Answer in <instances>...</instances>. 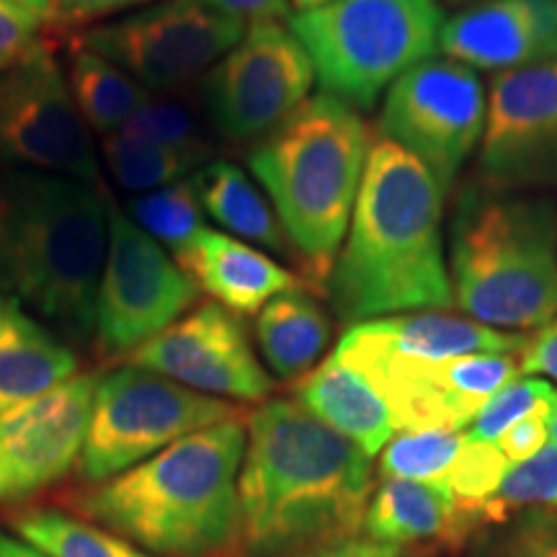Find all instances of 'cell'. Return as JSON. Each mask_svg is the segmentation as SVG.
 Returning <instances> with one entry per match:
<instances>
[{"label":"cell","mask_w":557,"mask_h":557,"mask_svg":"<svg viewBox=\"0 0 557 557\" xmlns=\"http://www.w3.org/2000/svg\"><path fill=\"white\" fill-rule=\"evenodd\" d=\"M246 431L238 478L246 557H297L357 537L372 498V457L295 400L261 406Z\"/></svg>","instance_id":"cell-1"},{"label":"cell","mask_w":557,"mask_h":557,"mask_svg":"<svg viewBox=\"0 0 557 557\" xmlns=\"http://www.w3.org/2000/svg\"><path fill=\"white\" fill-rule=\"evenodd\" d=\"M444 191L400 145L369 148L351 230L325 295L346 325L455 305L442 240Z\"/></svg>","instance_id":"cell-2"},{"label":"cell","mask_w":557,"mask_h":557,"mask_svg":"<svg viewBox=\"0 0 557 557\" xmlns=\"http://www.w3.org/2000/svg\"><path fill=\"white\" fill-rule=\"evenodd\" d=\"M246 438L243 418L194 431L73 496L75 511L158 557H246L238 498Z\"/></svg>","instance_id":"cell-3"},{"label":"cell","mask_w":557,"mask_h":557,"mask_svg":"<svg viewBox=\"0 0 557 557\" xmlns=\"http://www.w3.org/2000/svg\"><path fill=\"white\" fill-rule=\"evenodd\" d=\"M109 209L96 184L0 165V295L70 336H94Z\"/></svg>","instance_id":"cell-4"},{"label":"cell","mask_w":557,"mask_h":557,"mask_svg":"<svg viewBox=\"0 0 557 557\" xmlns=\"http://www.w3.org/2000/svg\"><path fill=\"white\" fill-rule=\"evenodd\" d=\"M369 148V129L357 111L320 94L299 103L248 156L315 289L325 292L344 243Z\"/></svg>","instance_id":"cell-5"},{"label":"cell","mask_w":557,"mask_h":557,"mask_svg":"<svg viewBox=\"0 0 557 557\" xmlns=\"http://www.w3.org/2000/svg\"><path fill=\"white\" fill-rule=\"evenodd\" d=\"M451 295L487 329H542L557 315V201L468 189L451 220Z\"/></svg>","instance_id":"cell-6"},{"label":"cell","mask_w":557,"mask_h":557,"mask_svg":"<svg viewBox=\"0 0 557 557\" xmlns=\"http://www.w3.org/2000/svg\"><path fill=\"white\" fill-rule=\"evenodd\" d=\"M436 0H333L289 18L325 96L372 109L382 90L429 60L444 29Z\"/></svg>","instance_id":"cell-7"},{"label":"cell","mask_w":557,"mask_h":557,"mask_svg":"<svg viewBox=\"0 0 557 557\" xmlns=\"http://www.w3.org/2000/svg\"><path fill=\"white\" fill-rule=\"evenodd\" d=\"M233 418H243L238 406L194 393L148 369H116L96 382L78 462L83 483H107L178 438Z\"/></svg>","instance_id":"cell-8"},{"label":"cell","mask_w":557,"mask_h":557,"mask_svg":"<svg viewBox=\"0 0 557 557\" xmlns=\"http://www.w3.org/2000/svg\"><path fill=\"white\" fill-rule=\"evenodd\" d=\"M246 29V21L225 16L201 0H165L94 26L81 37V47L114 62L150 94H171L218 65Z\"/></svg>","instance_id":"cell-9"},{"label":"cell","mask_w":557,"mask_h":557,"mask_svg":"<svg viewBox=\"0 0 557 557\" xmlns=\"http://www.w3.org/2000/svg\"><path fill=\"white\" fill-rule=\"evenodd\" d=\"M333 357L377 389L400 431H462L480 408L519 374L513 354H472L436 361L403 359L341 338Z\"/></svg>","instance_id":"cell-10"},{"label":"cell","mask_w":557,"mask_h":557,"mask_svg":"<svg viewBox=\"0 0 557 557\" xmlns=\"http://www.w3.org/2000/svg\"><path fill=\"white\" fill-rule=\"evenodd\" d=\"M487 99L475 70L449 58L418 62L389 86L380 129L426 165L447 194L483 139Z\"/></svg>","instance_id":"cell-11"},{"label":"cell","mask_w":557,"mask_h":557,"mask_svg":"<svg viewBox=\"0 0 557 557\" xmlns=\"http://www.w3.org/2000/svg\"><path fill=\"white\" fill-rule=\"evenodd\" d=\"M0 165L60 173L99 186V158L88 124L45 41L0 73Z\"/></svg>","instance_id":"cell-12"},{"label":"cell","mask_w":557,"mask_h":557,"mask_svg":"<svg viewBox=\"0 0 557 557\" xmlns=\"http://www.w3.org/2000/svg\"><path fill=\"white\" fill-rule=\"evenodd\" d=\"M199 287L120 207L109 209V246L94 333L101 351L129 354L197 302Z\"/></svg>","instance_id":"cell-13"},{"label":"cell","mask_w":557,"mask_h":557,"mask_svg":"<svg viewBox=\"0 0 557 557\" xmlns=\"http://www.w3.org/2000/svg\"><path fill=\"white\" fill-rule=\"evenodd\" d=\"M312 81L315 70L292 29L256 21L209 70L201 88L207 116L227 139L259 137L308 101Z\"/></svg>","instance_id":"cell-14"},{"label":"cell","mask_w":557,"mask_h":557,"mask_svg":"<svg viewBox=\"0 0 557 557\" xmlns=\"http://www.w3.org/2000/svg\"><path fill=\"white\" fill-rule=\"evenodd\" d=\"M99 377L75 374L0 413V506L24 504L81 462Z\"/></svg>","instance_id":"cell-15"},{"label":"cell","mask_w":557,"mask_h":557,"mask_svg":"<svg viewBox=\"0 0 557 557\" xmlns=\"http://www.w3.org/2000/svg\"><path fill=\"white\" fill-rule=\"evenodd\" d=\"M129 367L148 369L201 395L256 403L271 393V377L250 348L240 318L218 302H205L189 315L145 341L127 357Z\"/></svg>","instance_id":"cell-16"},{"label":"cell","mask_w":557,"mask_h":557,"mask_svg":"<svg viewBox=\"0 0 557 557\" xmlns=\"http://www.w3.org/2000/svg\"><path fill=\"white\" fill-rule=\"evenodd\" d=\"M480 160L511 189L557 186V60L493 78Z\"/></svg>","instance_id":"cell-17"},{"label":"cell","mask_w":557,"mask_h":557,"mask_svg":"<svg viewBox=\"0 0 557 557\" xmlns=\"http://www.w3.org/2000/svg\"><path fill=\"white\" fill-rule=\"evenodd\" d=\"M438 50L500 73L557 60V0H485L444 21Z\"/></svg>","instance_id":"cell-18"},{"label":"cell","mask_w":557,"mask_h":557,"mask_svg":"<svg viewBox=\"0 0 557 557\" xmlns=\"http://www.w3.org/2000/svg\"><path fill=\"white\" fill-rule=\"evenodd\" d=\"M344 338L387 357L436 361L472 354H521L529 336H513L475 320L423 310L348 325Z\"/></svg>","instance_id":"cell-19"},{"label":"cell","mask_w":557,"mask_h":557,"mask_svg":"<svg viewBox=\"0 0 557 557\" xmlns=\"http://www.w3.org/2000/svg\"><path fill=\"white\" fill-rule=\"evenodd\" d=\"M176 263L199 289L235 315H253L269 299L297 289V276L233 235L205 227Z\"/></svg>","instance_id":"cell-20"},{"label":"cell","mask_w":557,"mask_h":557,"mask_svg":"<svg viewBox=\"0 0 557 557\" xmlns=\"http://www.w3.org/2000/svg\"><path fill=\"white\" fill-rule=\"evenodd\" d=\"M78 372V359L16 299L0 295V413Z\"/></svg>","instance_id":"cell-21"},{"label":"cell","mask_w":557,"mask_h":557,"mask_svg":"<svg viewBox=\"0 0 557 557\" xmlns=\"http://www.w3.org/2000/svg\"><path fill=\"white\" fill-rule=\"evenodd\" d=\"M295 395L299 406L336 429L341 436L351 438L367 457L385 449L398 431L377 389L336 357L320 361L299 377Z\"/></svg>","instance_id":"cell-22"},{"label":"cell","mask_w":557,"mask_h":557,"mask_svg":"<svg viewBox=\"0 0 557 557\" xmlns=\"http://www.w3.org/2000/svg\"><path fill=\"white\" fill-rule=\"evenodd\" d=\"M331 318L315 297L289 289L269 299L256 320V341L276 377H305L331 344Z\"/></svg>","instance_id":"cell-23"},{"label":"cell","mask_w":557,"mask_h":557,"mask_svg":"<svg viewBox=\"0 0 557 557\" xmlns=\"http://www.w3.org/2000/svg\"><path fill=\"white\" fill-rule=\"evenodd\" d=\"M191 186L197 191L201 212H207L220 227L274 253H295L276 212L238 165L227 160H209L194 173Z\"/></svg>","instance_id":"cell-24"},{"label":"cell","mask_w":557,"mask_h":557,"mask_svg":"<svg viewBox=\"0 0 557 557\" xmlns=\"http://www.w3.org/2000/svg\"><path fill=\"white\" fill-rule=\"evenodd\" d=\"M451 513L455 498L447 483L382 478L377 493L369 498L364 529L369 540L408 547L447 537Z\"/></svg>","instance_id":"cell-25"},{"label":"cell","mask_w":557,"mask_h":557,"mask_svg":"<svg viewBox=\"0 0 557 557\" xmlns=\"http://www.w3.org/2000/svg\"><path fill=\"white\" fill-rule=\"evenodd\" d=\"M67 86L83 122L99 135L124 129L132 114L150 99V90L101 54L78 47L70 54Z\"/></svg>","instance_id":"cell-26"},{"label":"cell","mask_w":557,"mask_h":557,"mask_svg":"<svg viewBox=\"0 0 557 557\" xmlns=\"http://www.w3.org/2000/svg\"><path fill=\"white\" fill-rule=\"evenodd\" d=\"M21 540L47 557H150L120 534L58 508H29L11 519Z\"/></svg>","instance_id":"cell-27"},{"label":"cell","mask_w":557,"mask_h":557,"mask_svg":"<svg viewBox=\"0 0 557 557\" xmlns=\"http://www.w3.org/2000/svg\"><path fill=\"white\" fill-rule=\"evenodd\" d=\"M101 158L116 184L135 194H148L178 184L191 171L201 169L197 160L184 156V152L132 137L127 132L103 135Z\"/></svg>","instance_id":"cell-28"},{"label":"cell","mask_w":557,"mask_h":557,"mask_svg":"<svg viewBox=\"0 0 557 557\" xmlns=\"http://www.w3.org/2000/svg\"><path fill=\"white\" fill-rule=\"evenodd\" d=\"M129 220L139 230H145L152 240L171 250L173 261L184 256L191 243L199 238L201 230L207 227L191 178L148 194H137L129 201Z\"/></svg>","instance_id":"cell-29"},{"label":"cell","mask_w":557,"mask_h":557,"mask_svg":"<svg viewBox=\"0 0 557 557\" xmlns=\"http://www.w3.org/2000/svg\"><path fill=\"white\" fill-rule=\"evenodd\" d=\"M468 434L451 429H410L389 438L382 451V478L444 483L455 459L462 451Z\"/></svg>","instance_id":"cell-30"},{"label":"cell","mask_w":557,"mask_h":557,"mask_svg":"<svg viewBox=\"0 0 557 557\" xmlns=\"http://www.w3.org/2000/svg\"><path fill=\"white\" fill-rule=\"evenodd\" d=\"M527 508H557V447L547 444L537 455L506 470L496 496L478 511V532L500 524Z\"/></svg>","instance_id":"cell-31"},{"label":"cell","mask_w":557,"mask_h":557,"mask_svg":"<svg viewBox=\"0 0 557 557\" xmlns=\"http://www.w3.org/2000/svg\"><path fill=\"white\" fill-rule=\"evenodd\" d=\"M120 132L184 152L199 165H207L212 158V145L207 143L199 116L184 101L165 94H150V99L132 114Z\"/></svg>","instance_id":"cell-32"},{"label":"cell","mask_w":557,"mask_h":557,"mask_svg":"<svg viewBox=\"0 0 557 557\" xmlns=\"http://www.w3.org/2000/svg\"><path fill=\"white\" fill-rule=\"evenodd\" d=\"M468 557H557V508H527L470 537Z\"/></svg>","instance_id":"cell-33"},{"label":"cell","mask_w":557,"mask_h":557,"mask_svg":"<svg viewBox=\"0 0 557 557\" xmlns=\"http://www.w3.org/2000/svg\"><path fill=\"white\" fill-rule=\"evenodd\" d=\"M557 408V389L547 380H517L508 382L493 395L491 400L480 408V413L472 418L470 431H465L475 442L493 444L519 423L521 418L529 416H553Z\"/></svg>","instance_id":"cell-34"},{"label":"cell","mask_w":557,"mask_h":557,"mask_svg":"<svg viewBox=\"0 0 557 557\" xmlns=\"http://www.w3.org/2000/svg\"><path fill=\"white\" fill-rule=\"evenodd\" d=\"M41 16L21 9L13 0H0V73L16 65L39 45Z\"/></svg>","instance_id":"cell-35"},{"label":"cell","mask_w":557,"mask_h":557,"mask_svg":"<svg viewBox=\"0 0 557 557\" xmlns=\"http://www.w3.org/2000/svg\"><path fill=\"white\" fill-rule=\"evenodd\" d=\"M549 418L553 416H529L506 429L496 442V449L504 455L508 462H524V459L534 457L542 447H547L549 438Z\"/></svg>","instance_id":"cell-36"},{"label":"cell","mask_w":557,"mask_h":557,"mask_svg":"<svg viewBox=\"0 0 557 557\" xmlns=\"http://www.w3.org/2000/svg\"><path fill=\"white\" fill-rule=\"evenodd\" d=\"M519 372L524 374H547L557 380V318L542 325L527 346L521 348Z\"/></svg>","instance_id":"cell-37"},{"label":"cell","mask_w":557,"mask_h":557,"mask_svg":"<svg viewBox=\"0 0 557 557\" xmlns=\"http://www.w3.org/2000/svg\"><path fill=\"white\" fill-rule=\"evenodd\" d=\"M45 21H52L54 26H78L111 11L127 9L132 0H45Z\"/></svg>","instance_id":"cell-38"},{"label":"cell","mask_w":557,"mask_h":557,"mask_svg":"<svg viewBox=\"0 0 557 557\" xmlns=\"http://www.w3.org/2000/svg\"><path fill=\"white\" fill-rule=\"evenodd\" d=\"M209 9L225 13V16L240 18L246 24H256V21H278L287 18L289 0H201Z\"/></svg>","instance_id":"cell-39"},{"label":"cell","mask_w":557,"mask_h":557,"mask_svg":"<svg viewBox=\"0 0 557 557\" xmlns=\"http://www.w3.org/2000/svg\"><path fill=\"white\" fill-rule=\"evenodd\" d=\"M297 557H416L413 549L403 545H387L369 537H351L344 542H333V545L310 549V553Z\"/></svg>","instance_id":"cell-40"},{"label":"cell","mask_w":557,"mask_h":557,"mask_svg":"<svg viewBox=\"0 0 557 557\" xmlns=\"http://www.w3.org/2000/svg\"><path fill=\"white\" fill-rule=\"evenodd\" d=\"M0 557H47V555L34 545H29L26 540L11 537V534L0 532Z\"/></svg>","instance_id":"cell-41"},{"label":"cell","mask_w":557,"mask_h":557,"mask_svg":"<svg viewBox=\"0 0 557 557\" xmlns=\"http://www.w3.org/2000/svg\"><path fill=\"white\" fill-rule=\"evenodd\" d=\"M13 3H18V5H21V9H26V11L37 13V16H41V18H45V11H47L45 0H13Z\"/></svg>","instance_id":"cell-42"},{"label":"cell","mask_w":557,"mask_h":557,"mask_svg":"<svg viewBox=\"0 0 557 557\" xmlns=\"http://www.w3.org/2000/svg\"><path fill=\"white\" fill-rule=\"evenodd\" d=\"M289 3L295 5L297 13H299V11H312V9H320V5L333 3V0H289Z\"/></svg>","instance_id":"cell-43"},{"label":"cell","mask_w":557,"mask_h":557,"mask_svg":"<svg viewBox=\"0 0 557 557\" xmlns=\"http://www.w3.org/2000/svg\"><path fill=\"white\" fill-rule=\"evenodd\" d=\"M549 436H553V444L557 447V408H555L553 418H549Z\"/></svg>","instance_id":"cell-44"},{"label":"cell","mask_w":557,"mask_h":557,"mask_svg":"<svg viewBox=\"0 0 557 557\" xmlns=\"http://www.w3.org/2000/svg\"><path fill=\"white\" fill-rule=\"evenodd\" d=\"M135 3H145V0H132V5H135Z\"/></svg>","instance_id":"cell-45"},{"label":"cell","mask_w":557,"mask_h":557,"mask_svg":"<svg viewBox=\"0 0 557 557\" xmlns=\"http://www.w3.org/2000/svg\"><path fill=\"white\" fill-rule=\"evenodd\" d=\"M451 3H465V0H451Z\"/></svg>","instance_id":"cell-46"}]
</instances>
